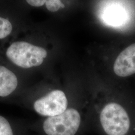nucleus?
<instances>
[{
  "mask_svg": "<svg viewBox=\"0 0 135 135\" xmlns=\"http://www.w3.org/2000/svg\"><path fill=\"white\" fill-rule=\"evenodd\" d=\"M70 104V100L65 91L53 89L34 99L31 108L36 114L46 118L63 113Z\"/></svg>",
  "mask_w": 135,
  "mask_h": 135,
  "instance_id": "2",
  "label": "nucleus"
},
{
  "mask_svg": "<svg viewBox=\"0 0 135 135\" xmlns=\"http://www.w3.org/2000/svg\"><path fill=\"white\" fill-rule=\"evenodd\" d=\"M101 20L106 25L119 28L125 25L129 20L126 9L118 4L108 5L101 13Z\"/></svg>",
  "mask_w": 135,
  "mask_h": 135,
  "instance_id": "4",
  "label": "nucleus"
},
{
  "mask_svg": "<svg viewBox=\"0 0 135 135\" xmlns=\"http://www.w3.org/2000/svg\"><path fill=\"white\" fill-rule=\"evenodd\" d=\"M28 124L16 122L0 114V135H30Z\"/></svg>",
  "mask_w": 135,
  "mask_h": 135,
  "instance_id": "6",
  "label": "nucleus"
},
{
  "mask_svg": "<svg viewBox=\"0 0 135 135\" xmlns=\"http://www.w3.org/2000/svg\"><path fill=\"white\" fill-rule=\"evenodd\" d=\"M6 55L17 66L28 69L41 65L48 52L43 47L20 41L11 43L6 50Z\"/></svg>",
  "mask_w": 135,
  "mask_h": 135,
  "instance_id": "1",
  "label": "nucleus"
},
{
  "mask_svg": "<svg viewBox=\"0 0 135 135\" xmlns=\"http://www.w3.org/2000/svg\"><path fill=\"white\" fill-rule=\"evenodd\" d=\"M113 71L116 76L121 78L135 74V43L123 50L114 61Z\"/></svg>",
  "mask_w": 135,
  "mask_h": 135,
  "instance_id": "3",
  "label": "nucleus"
},
{
  "mask_svg": "<svg viewBox=\"0 0 135 135\" xmlns=\"http://www.w3.org/2000/svg\"><path fill=\"white\" fill-rule=\"evenodd\" d=\"M133 135H135V126H134V134H133Z\"/></svg>",
  "mask_w": 135,
  "mask_h": 135,
  "instance_id": "9",
  "label": "nucleus"
},
{
  "mask_svg": "<svg viewBox=\"0 0 135 135\" xmlns=\"http://www.w3.org/2000/svg\"><path fill=\"white\" fill-rule=\"evenodd\" d=\"M13 31L11 21L6 18L0 16V40L6 38Z\"/></svg>",
  "mask_w": 135,
  "mask_h": 135,
  "instance_id": "8",
  "label": "nucleus"
},
{
  "mask_svg": "<svg viewBox=\"0 0 135 135\" xmlns=\"http://www.w3.org/2000/svg\"><path fill=\"white\" fill-rule=\"evenodd\" d=\"M30 5L34 7H41L44 4L48 11L51 12H56L61 8H65V4L61 0H26Z\"/></svg>",
  "mask_w": 135,
  "mask_h": 135,
  "instance_id": "7",
  "label": "nucleus"
},
{
  "mask_svg": "<svg viewBox=\"0 0 135 135\" xmlns=\"http://www.w3.org/2000/svg\"><path fill=\"white\" fill-rule=\"evenodd\" d=\"M20 86V82L14 72L0 65V98H5L15 94Z\"/></svg>",
  "mask_w": 135,
  "mask_h": 135,
  "instance_id": "5",
  "label": "nucleus"
}]
</instances>
